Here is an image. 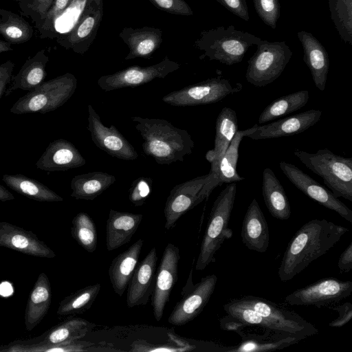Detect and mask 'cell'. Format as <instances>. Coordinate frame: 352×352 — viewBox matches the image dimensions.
Returning a JSON list of instances; mask_svg holds the SVG:
<instances>
[{
  "instance_id": "obj_20",
  "label": "cell",
  "mask_w": 352,
  "mask_h": 352,
  "mask_svg": "<svg viewBox=\"0 0 352 352\" xmlns=\"http://www.w3.org/2000/svg\"><path fill=\"white\" fill-rule=\"evenodd\" d=\"M257 124L245 130H238L234 134L225 153L220 159L217 166L210 170L209 177L204 186V189L208 195L213 190L223 184H230L243 180L236 170L239 157V148L243 137L254 132Z\"/></svg>"
},
{
  "instance_id": "obj_37",
  "label": "cell",
  "mask_w": 352,
  "mask_h": 352,
  "mask_svg": "<svg viewBox=\"0 0 352 352\" xmlns=\"http://www.w3.org/2000/svg\"><path fill=\"white\" fill-rule=\"evenodd\" d=\"M0 34L10 44H21L32 38L34 29L22 16L1 8Z\"/></svg>"
},
{
  "instance_id": "obj_13",
  "label": "cell",
  "mask_w": 352,
  "mask_h": 352,
  "mask_svg": "<svg viewBox=\"0 0 352 352\" xmlns=\"http://www.w3.org/2000/svg\"><path fill=\"white\" fill-rule=\"evenodd\" d=\"M103 16V0H87L75 25L57 38V43L78 54L88 51L95 40Z\"/></svg>"
},
{
  "instance_id": "obj_32",
  "label": "cell",
  "mask_w": 352,
  "mask_h": 352,
  "mask_svg": "<svg viewBox=\"0 0 352 352\" xmlns=\"http://www.w3.org/2000/svg\"><path fill=\"white\" fill-rule=\"evenodd\" d=\"M52 300L50 280L42 272L31 291L25 312V326L27 331L34 329L47 314Z\"/></svg>"
},
{
  "instance_id": "obj_44",
  "label": "cell",
  "mask_w": 352,
  "mask_h": 352,
  "mask_svg": "<svg viewBox=\"0 0 352 352\" xmlns=\"http://www.w3.org/2000/svg\"><path fill=\"white\" fill-rule=\"evenodd\" d=\"M152 179L140 177L135 179L129 190V198L135 206H142L152 191Z\"/></svg>"
},
{
  "instance_id": "obj_19",
  "label": "cell",
  "mask_w": 352,
  "mask_h": 352,
  "mask_svg": "<svg viewBox=\"0 0 352 352\" xmlns=\"http://www.w3.org/2000/svg\"><path fill=\"white\" fill-rule=\"evenodd\" d=\"M157 261V250L153 247L137 265L127 286L128 307L145 305L148 302L155 285Z\"/></svg>"
},
{
  "instance_id": "obj_12",
  "label": "cell",
  "mask_w": 352,
  "mask_h": 352,
  "mask_svg": "<svg viewBox=\"0 0 352 352\" xmlns=\"http://www.w3.org/2000/svg\"><path fill=\"white\" fill-rule=\"evenodd\" d=\"M352 293V281L329 277L298 289L285 297L290 305L328 307L349 297Z\"/></svg>"
},
{
  "instance_id": "obj_25",
  "label": "cell",
  "mask_w": 352,
  "mask_h": 352,
  "mask_svg": "<svg viewBox=\"0 0 352 352\" xmlns=\"http://www.w3.org/2000/svg\"><path fill=\"white\" fill-rule=\"evenodd\" d=\"M303 50V60L311 72L313 82L320 90L326 87L330 60L322 43L310 32L305 30L297 33Z\"/></svg>"
},
{
  "instance_id": "obj_53",
  "label": "cell",
  "mask_w": 352,
  "mask_h": 352,
  "mask_svg": "<svg viewBox=\"0 0 352 352\" xmlns=\"http://www.w3.org/2000/svg\"><path fill=\"white\" fill-rule=\"evenodd\" d=\"M0 163H1V157H0Z\"/></svg>"
},
{
  "instance_id": "obj_47",
  "label": "cell",
  "mask_w": 352,
  "mask_h": 352,
  "mask_svg": "<svg viewBox=\"0 0 352 352\" xmlns=\"http://www.w3.org/2000/svg\"><path fill=\"white\" fill-rule=\"evenodd\" d=\"M327 307L338 313V317L329 324L331 327H343L352 318V304L349 302H346L337 306L329 305Z\"/></svg>"
},
{
  "instance_id": "obj_31",
  "label": "cell",
  "mask_w": 352,
  "mask_h": 352,
  "mask_svg": "<svg viewBox=\"0 0 352 352\" xmlns=\"http://www.w3.org/2000/svg\"><path fill=\"white\" fill-rule=\"evenodd\" d=\"M237 131L238 120L236 111L230 107H223L215 122L214 148L206 154V159L211 164L210 170L217 166Z\"/></svg>"
},
{
  "instance_id": "obj_48",
  "label": "cell",
  "mask_w": 352,
  "mask_h": 352,
  "mask_svg": "<svg viewBox=\"0 0 352 352\" xmlns=\"http://www.w3.org/2000/svg\"><path fill=\"white\" fill-rule=\"evenodd\" d=\"M230 12L241 19H250L248 8L245 0H216Z\"/></svg>"
},
{
  "instance_id": "obj_35",
  "label": "cell",
  "mask_w": 352,
  "mask_h": 352,
  "mask_svg": "<svg viewBox=\"0 0 352 352\" xmlns=\"http://www.w3.org/2000/svg\"><path fill=\"white\" fill-rule=\"evenodd\" d=\"M2 180L12 190L36 201L57 202L63 200L45 184L21 174H5Z\"/></svg>"
},
{
  "instance_id": "obj_2",
  "label": "cell",
  "mask_w": 352,
  "mask_h": 352,
  "mask_svg": "<svg viewBox=\"0 0 352 352\" xmlns=\"http://www.w3.org/2000/svg\"><path fill=\"white\" fill-rule=\"evenodd\" d=\"M131 119L136 123L135 129L143 140V152L157 164L184 162L185 156L192 153L195 143L186 130L162 118L135 116Z\"/></svg>"
},
{
  "instance_id": "obj_6",
  "label": "cell",
  "mask_w": 352,
  "mask_h": 352,
  "mask_svg": "<svg viewBox=\"0 0 352 352\" xmlns=\"http://www.w3.org/2000/svg\"><path fill=\"white\" fill-rule=\"evenodd\" d=\"M77 79L66 73L47 81L19 98L10 108L14 114L40 113L45 114L63 105L74 94Z\"/></svg>"
},
{
  "instance_id": "obj_42",
  "label": "cell",
  "mask_w": 352,
  "mask_h": 352,
  "mask_svg": "<svg viewBox=\"0 0 352 352\" xmlns=\"http://www.w3.org/2000/svg\"><path fill=\"white\" fill-rule=\"evenodd\" d=\"M21 15L30 18L38 30L54 0H14Z\"/></svg>"
},
{
  "instance_id": "obj_52",
  "label": "cell",
  "mask_w": 352,
  "mask_h": 352,
  "mask_svg": "<svg viewBox=\"0 0 352 352\" xmlns=\"http://www.w3.org/2000/svg\"><path fill=\"white\" fill-rule=\"evenodd\" d=\"M11 44L6 41L0 39V54L6 52L12 51Z\"/></svg>"
},
{
  "instance_id": "obj_30",
  "label": "cell",
  "mask_w": 352,
  "mask_h": 352,
  "mask_svg": "<svg viewBox=\"0 0 352 352\" xmlns=\"http://www.w3.org/2000/svg\"><path fill=\"white\" fill-rule=\"evenodd\" d=\"M48 61L49 56L44 49L28 58L18 74L12 77L6 96L17 89L30 91L40 85L47 76L45 67Z\"/></svg>"
},
{
  "instance_id": "obj_4",
  "label": "cell",
  "mask_w": 352,
  "mask_h": 352,
  "mask_svg": "<svg viewBox=\"0 0 352 352\" xmlns=\"http://www.w3.org/2000/svg\"><path fill=\"white\" fill-rule=\"evenodd\" d=\"M236 189L235 182L228 184L214 201L196 262V270H204L214 262V256L223 243L232 236V230L228 224Z\"/></svg>"
},
{
  "instance_id": "obj_34",
  "label": "cell",
  "mask_w": 352,
  "mask_h": 352,
  "mask_svg": "<svg viewBox=\"0 0 352 352\" xmlns=\"http://www.w3.org/2000/svg\"><path fill=\"white\" fill-rule=\"evenodd\" d=\"M115 182V176L101 171L77 175L71 181V197L76 199L94 200Z\"/></svg>"
},
{
  "instance_id": "obj_17",
  "label": "cell",
  "mask_w": 352,
  "mask_h": 352,
  "mask_svg": "<svg viewBox=\"0 0 352 352\" xmlns=\"http://www.w3.org/2000/svg\"><path fill=\"white\" fill-rule=\"evenodd\" d=\"M88 126L94 144L111 156L123 160H135L138 154L133 145L113 124L107 127L91 104L88 105Z\"/></svg>"
},
{
  "instance_id": "obj_9",
  "label": "cell",
  "mask_w": 352,
  "mask_h": 352,
  "mask_svg": "<svg viewBox=\"0 0 352 352\" xmlns=\"http://www.w3.org/2000/svg\"><path fill=\"white\" fill-rule=\"evenodd\" d=\"M242 89V84L233 86L228 79L218 76L173 91L164 96L162 101L180 107L208 104L218 102Z\"/></svg>"
},
{
  "instance_id": "obj_51",
  "label": "cell",
  "mask_w": 352,
  "mask_h": 352,
  "mask_svg": "<svg viewBox=\"0 0 352 352\" xmlns=\"http://www.w3.org/2000/svg\"><path fill=\"white\" fill-rule=\"evenodd\" d=\"M13 199H14L13 194L0 184V201H7Z\"/></svg>"
},
{
  "instance_id": "obj_33",
  "label": "cell",
  "mask_w": 352,
  "mask_h": 352,
  "mask_svg": "<svg viewBox=\"0 0 352 352\" xmlns=\"http://www.w3.org/2000/svg\"><path fill=\"white\" fill-rule=\"evenodd\" d=\"M262 195L271 215L278 220H287L292 214L290 204L278 179L273 170L266 168L263 172Z\"/></svg>"
},
{
  "instance_id": "obj_26",
  "label": "cell",
  "mask_w": 352,
  "mask_h": 352,
  "mask_svg": "<svg viewBox=\"0 0 352 352\" xmlns=\"http://www.w3.org/2000/svg\"><path fill=\"white\" fill-rule=\"evenodd\" d=\"M96 326L86 319L71 317L52 327L42 335L28 340H16L33 345H53L81 339Z\"/></svg>"
},
{
  "instance_id": "obj_8",
  "label": "cell",
  "mask_w": 352,
  "mask_h": 352,
  "mask_svg": "<svg viewBox=\"0 0 352 352\" xmlns=\"http://www.w3.org/2000/svg\"><path fill=\"white\" fill-rule=\"evenodd\" d=\"M255 53L248 60L245 72L247 82L255 87H265L283 73L292 56V51L285 41L261 40Z\"/></svg>"
},
{
  "instance_id": "obj_28",
  "label": "cell",
  "mask_w": 352,
  "mask_h": 352,
  "mask_svg": "<svg viewBox=\"0 0 352 352\" xmlns=\"http://www.w3.org/2000/svg\"><path fill=\"white\" fill-rule=\"evenodd\" d=\"M234 332L241 338V340L237 345L231 346L229 352L273 351L300 342L294 337L269 330H265L263 334L246 332L244 329Z\"/></svg>"
},
{
  "instance_id": "obj_10",
  "label": "cell",
  "mask_w": 352,
  "mask_h": 352,
  "mask_svg": "<svg viewBox=\"0 0 352 352\" xmlns=\"http://www.w3.org/2000/svg\"><path fill=\"white\" fill-rule=\"evenodd\" d=\"M190 270L187 283L182 289V298L171 311L168 322L175 326L185 325L194 320L204 310L214 292L217 276L210 274L194 285Z\"/></svg>"
},
{
  "instance_id": "obj_16",
  "label": "cell",
  "mask_w": 352,
  "mask_h": 352,
  "mask_svg": "<svg viewBox=\"0 0 352 352\" xmlns=\"http://www.w3.org/2000/svg\"><path fill=\"white\" fill-rule=\"evenodd\" d=\"M279 167L292 184L307 197L352 223V210L336 197L330 190L322 186L294 164L282 161L279 163Z\"/></svg>"
},
{
  "instance_id": "obj_27",
  "label": "cell",
  "mask_w": 352,
  "mask_h": 352,
  "mask_svg": "<svg viewBox=\"0 0 352 352\" xmlns=\"http://www.w3.org/2000/svg\"><path fill=\"white\" fill-rule=\"evenodd\" d=\"M143 215L110 209L106 224V246L108 251L129 243L139 228Z\"/></svg>"
},
{
  "instance_id": "obj_5",
  "label": "cell",
  "mask_w": 352,
  "mask_h": 352,
  "mask_svg": "<svg viewBox=\"0 0 352 352\" xmlns=\"http://www.w3.org/2000/svg\"><path fill=\"white\" fill-rule=\"evenodd\" d=\"M294 155L307 168L320 176L337 198L352 201V158L345 157L324 148L314 153L295 150Z\"/></svg>"
},
{
  "instance_id": "obj_29",
  "label": "cell",
  "mask_w": 352,
  "mask_h": 352,
  "mask_svg": "<svg viewBox=\"0 0 352 352\" xmlns=\"http://www.w3.org/2000/svg\"><path fill=\"white\" fill-rule=\"evenodd\" d=\"M144 241L139 239L128 249L116 256L109 267L108 274L114 292L122 296L138 263Z\"/></svg>"
},
{
  "instance_id": "obj_22",
  "label": "cell",
  "mask_w": 352,
  "mask_h": 352,
  "mask_svg": "<svg viewBox=\"0 0 352 352\" xmlns=\"http://www.w3.org/2000/svg\"><path fill=\"white\" fill-rule=\"evenodd\" d=\"M85 164V159L72 142L58 139L50 143L36 166L42 170L54 172L79 168Z\"/></svg>"
},
{
  "instance_id": "obj_46",
  "label": "cell",
  "mask_w": 352,
  "mask_h": 352,
  "mask_svg": "<svg viewBox=\"0 0 352 352\" xmlns=\"http://www.w3.org/2000/svg\"><path fill=\"white\" fill-rule=\"evenodd\" d=\"M74 0H54L40 28L41 38H43L47 30L52 28L57 18L65 11Z\"/></svg>"
},
{
  "instance_id": "obj_41",
  "label": "cell",
  "mask_w": 352,
  "mask_h": 352,
  "mask_svg": "<svg viewBox=\"0 0 352 352\" xmlns=\"http://www.w3.org/2000/svg\"><path fill=\"white\" fill-rule=\"evenodd\" d=\"M168 341L163 344H151L143 340H136L131 344L130 351L134 352H184L197 349V346L179 337L174 331L168 333Z\"/></svg>"
},
{
  "instance_id": "obj_24",
  "label": "cell",
  "mask_w": 352,
  "mask_h": 352,
  "mask_svg": "<svg viewBox=\"0 0 352 352\" xmlns=\"http://www.w3.org/2000/svg\"><path fill=\"white\" fill-rule=\"evenodd\" d=\"M241 236L245 246L252 251L265 253L270 244V230L266 219L254 198L245 214Z\"/></svg>"
},
{
  "instance_id": "obj_21",
  "label": "cell",
  "mask_w": 352,
  "mask_h": 352,
  "mask_svg": "<svg viewBox=\"0 0 352 352\" xmlns=\"http://www.w3.org/2000/svg\"><path fill=\"white\" fill-rule=\"evenodd\" d=\"M0 247L46 258H53L55 252L33 232L12 223L0 222Z\"/></svg>"
},
{
  "instance_id": "obj_36",
  "label": "cell",
  "mask_w": 352,
  "mask_h": 352,
  "mask_svg": "<svg viewBox=\"0 0 352 352\" xmlns=\"http://www.w3.org/2000/svg\"><path fill=\"white\" fill-rule=\"evenodd\" d=\"M309 93L300 90L273 100L258 117V124H265L302 109L308 102Z\"/></svg>"
},
{
  "instance_id": "obj_11",
  "label": "cell",
  "mask_w": 352,
  "mask_h": 352,
  "mask_svg": "<svg viewBox=\"0 0 352 352\" xmlns=\"http://www.w3.org/2000/svg\"><path fill=\"white\" fill-rule=\"evenodd\" d=\"M180 68V65L167 56L160 62L146 67L133 65L111 74L100 76L98 85L105 91L135 87L156 78H164Z\"/></svg>"
},
{
  "instance_id": "obj_49",
  "label": "cell",
  "mask_w": 352,
  "mask_h": 352,
  "mask_svg": "<svg viewBox=\"0 0 352 352\" xmlns=\"http://www.w3.org/2000/svg\"><path fill=\"white\" fill-rule=\"evenodd\" d=\"M14 67V63L10 60L0 65V100L11 82Z\"/></svg>"
},
{
  "instance_id": "obj_50",
  "label": "cell",
  "mask_w": 352,
  "mask_h": 352,
  "mask_svg": "<svg viewBox=\"0 0 352 352\" xmlns=\"http://www.w3.org/2000/svg\"><path fill=\"white\" fill-rule=\"evenodd\" d=\"M338 267L343 272H348L352 269V242H350L340 254L338 262Z\"/></svg>"
},
{
  "instance_id": "obj_39",
  "label": "cell",
  "mask_w": 352,
  "mask_h": 352,
  "mask_svg": "<svg viewBox=\"0 0 352 352\" xmlns=\"http://www.w3.org/2000/svg\"><path fill=\"white\" fill-rule=\"evenodd\" d=\"M71 233L78 244L89 253L97 248L98 234L96 225L89 214L78 213L72 219Z\"/></svg>"
},
{
  "instance_id": "obj_40",
  "label": "cell",
  "mask_w": 352,
  "mask_h": 352,
  "mask_svg": "<svg viewBox=\"0 0 352 352\" xmlns=\"http://www.w3.org/2000/svg\"><path fill=\"white\" fill-rule=\"evenodd\" d=\"M331 19L344 43L352 45V0H328Z\"/></svg>"
},
{
  "instance_id": "obj_3",
  "label": "cell",
  "mask_w": 352,
  "mask_h": 352,
  "mask_svg": "<svg viewBox=\"0 0 352 352\" xmlns=\"http://www.w3.org/2000/svg\"><path fill=\"white\" fill-rule=\"evenodd\" d=\"M261 40L249 32L236 30L233 25L220 26L201 32L194 45L203 52L200 59L208 57L210 60L230 66L241 62L248 48Z\"/></svg>"
},
{
  "instance_id": "obj_18",
  "label": "cell",
  "mask_w": 352,
  "mask_h": 352,
  "mask_svg": "<svg viewBox=\"0 0 352 352\" xmlns=\"http://www.w3.org/2000/svg\"><path fill=\"white\" fill-rule=\"evenodd\" d=\"M321 115V111L310 109L269 124H257L256 130L246 137L260 140L297 135L316 124Z\"/></svg>"
},
{
  "instance_id": "obj_14",
  "label": "cell",
  "mask_w": 352,
  "mask_h": 352,
  "mask_svg": "<svg viewBox=\"0 0 352 352\" xmlns=\"http://www.w3.org/2000/svg\"><path fill=\"white\" fill-rule=\"evenodd\" d=\"M208 177L209 173L198 176L171 189L164 209L166 230L173 228L182 216L208 199L209 195L204 190Z\"/></svg>"
},
{
  "instance_id": "obj_23",
  "label": "cell",
  "mask_w": 352,
  "mask_h": 352,
  "mask_svg": "<svg viewBox=\"0 0 352 352\" xmlns=\"http://www.w3.org/2000/svg\"><path fill=\"white\" fill-rule=\"evenodd\" d=\"M162 36V31L155 27L124 28L119 33V37L129 48V53L124 60L151 58L160 48L163 41Z\"/></svg>"
},
{
  "instance_id": "obj_7",
  "label": "cell",
  "mask_w": 352,
  "mask_h": 352,
  "mask_svg": "<svg viewBox=\"0 0 352 352\" xmlns=\"http://www.w3.org/2000/svg\"><path fill=\"white\" fill-rule=\"evenodd\" d=\"M231 300L259 314L272 324L278 333L294 337L300 341L319 332L314 324L297 313L260 296L248 295Z\"/></svg>"
},
{
  "instance_id": "obj_45",
  "label": "cell",
  "mask_w": 352,
  "mask_h": 352,
  "mask_svg": "<svg viewBox=\"0 0 352 352\" xmlns=\"http://www.w3.org/2000/svg\"><path fill=\"white\" fill-rule=\"evenodd\" d=\"M160 10L181 16H192V10L185 0H148Z\"/></svg>"
},
{
  "instance_id": "obj_38",
  "label": "cell",
  "mask_w": 352,
  "mask_h": 352,
  "mask_svg": "<svg viewBox=\"0 0 352 352\" xmlns=\"http://www.w3.org/2000/svg\"><path fill=\"white\" fill-rule=\"evenodd\" d=\"M100 283L83 287L66 296L59 303L57 314L60 316L80 314L89 309L100 290Z\"/></svg>"
},
{
  "instance_id": "obj_15",
  "label": "cell",
  "mask_w": 352,
  "mask_h": 352,
  "mask_svg": "<svg viewBox=\"0 0 352 352\" xmlns=\"http://www.w3.org/2000/svg\"><path fill=\"white\" fill-rule=\"evenodd\" d=\"M180 258L179 248L171 243H168L161 258L151 294L153 312L157 322L163 317L170 293L177 281Z\"/></svg>"
},
{
  "instance_id": "obj_43",
  "label": "cell",
  "mask_w": 352,
  "mask_h": 352,
  "mask_svg": "<svg viewBox=\"0 0 352 352\" xmlns=\"http://www.w3.org/2000/svg\"><path fill=\"white\" fill-rule=\"evenodd\" d=\"M256 13L261 20L273 29L280 14L279 0H253Z\"/></svg>"
},
{
  "instance_id": "obj_1",
  "label": "cell",
  "mask_w": 352,
  "mask_h": 352,
  "mask_svg": "<svg viewBox=\"0 0 352 352\" xmlns=\"http://www.w3.org/2000/svg\"><path fill=\"white\" fill-rule=\"evenodd\" d=\"M348 231V228L327 219H315L302 225L284 253L278 271L280 280H292L327 253Z\"/></svg>"
}]
</instances>
